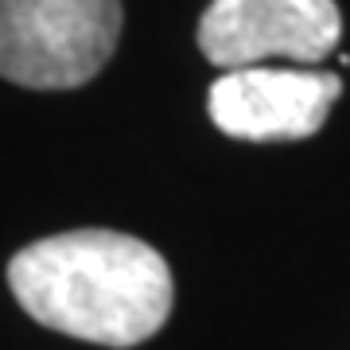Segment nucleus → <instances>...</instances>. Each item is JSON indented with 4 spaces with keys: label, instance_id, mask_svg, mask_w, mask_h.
<instances>
[{
    "label": "nucleus",
    "instance_id": "1",
    "mask_svg": "<svg viewBox=\"0 0 350 350\" xmlns=\"http://www.w3.org/2000/svg\"><path fill=\"white\" fill-rule=\"evenodd\" d=\"M8 288L36 323L98 347H137L167 323L172 269L140 238L70 230L20 250Z\"/></svg>",
    "mask_w": 350,
    "mask_h": 350
},
{
    "label": "nucleus",
    "instance_id": "2",
    "mask_svg": "<svg viewBox=\"0 0 350 350\" xmlns=\"http://www.w3.org/2000/svg\"><path fill=\"white\" fill-rule=\"evenodd\" d=\"M121 0H0V78L75 90L109 63Z\"/></svg>",
    "mask_w": 350,
    "mask_h": 350
},
{
    "label": "nucleus",
    "instance_id": "3",
    "mask_svg": "<svg viewBox=\"0 0 350 350\" xmlns=\"http://www.w3.org/2000/svg\"><path fill=\"white\" fill-rule=\"evenodd\" d=\"M338 36L335 0H211L199 20V51L218 70H245L269 59L323 63Z\"/></svg>",
    "mask_w": 350,
    "mask_h": 350
},
{
    "label": "nucleus",
    "instance_id": "4",
    "mask_svg": "<svg viewBox=\"0 0 350 350\" xmlns=\"http://www.w3.org/2000/svg\"><path fill=\"white\" fill-rule=\"evenodd\" d=\"M342 82L331 70L245 66L211 86V121L234 140H304L323 129Z\"/></svg>",
    "mask_w": 350,
    "mask_h": 350
}]
</instances>
